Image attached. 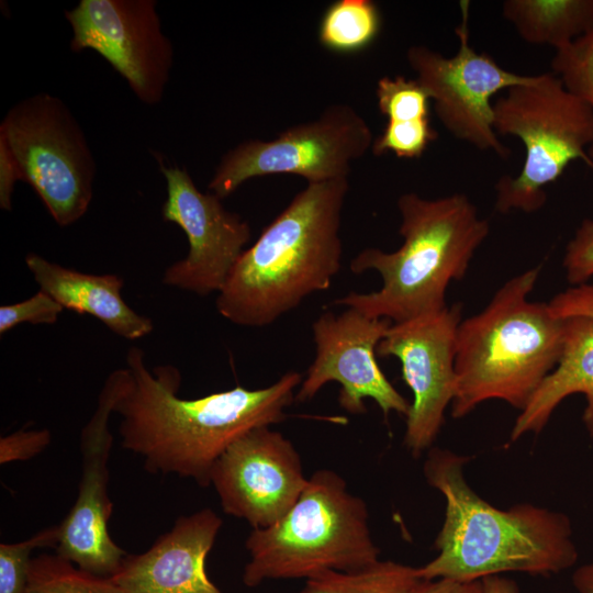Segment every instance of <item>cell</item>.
Masks as SVG:
<instances>
[{
	"label": "cell",
	"instance_id": "cell-1",
	"mask_svg": "<svg viewBox=\"0 0 593 593\" xmlns=\"http://www.w3.org/2000/svg\"><path fill=\"white\" fill-rule=\"evenodd\" d=\"M126 378L115 403L122 416V447L144 460L150 473L177 474L200 486L211 485V472L223 452L239 437L286 418L302 376L289 371L275 383L231 390L186 400L178 396L180 371L171 365L150 372L144 353L131 347Z\"/></svg>",
	"mask_w": 593,
	"mask_h": 593
},
{
	"label": "cell",
	"instance_id": "cell-2",
	"mask_svg": "<svg viewBox=\"0 0 593 593\" xmlns=\"http://www.w3.org/2000/svg\"><path fill=\"white\" fill-rule=\"evenodd\" d=\"M470 457L432 447L424 461L426 482L445 500L444 522L434 540L437 556L416 568L419 579L482 580L506 572L551 575L579 558L570 517L518 503L493 506L468 483Z\"/></svg>",
	"mask_w": 593,
	"mask_h": 593
},
{
	"label": "cell",
	"instance_id": "cell-3",
	"mask_svg": "<svg viewBox=\"0 0 593 593\" xmlns=\"http://www.w3.org/2000/svg\"><path fill=\"white\" fill-rule=\"evenodd\" d=\"M348 190V178L306 183L242 253L219 292V313L236 325L262 327L329 289L342 266Z\"/></svg>",
	"mask_w": 593,
	"mask_h": 593
},
{
	"label": "cell",
	"instance_id": "cell-4",
	"mask_svg": "<svg viewBox=\"0 0 593 593\" xmlns=\"http://www.w3.org/2000/svg\"><path fill=\"white\" fill-rule=\"evenodd\" d=\"M403 244L394 251L361 250L350 262L354 273L379 272L382 286L370 293L349 292L336 305L404 323L443 311L451 281L462 279L490 232L467 195L425 199L409 192L398 199Z\"/></svg>",
	"mask_w": 593,
	"mask_h": 593
},
{
	"label": "cell",
	"instance_id": "cell-5",
	"mask_svg": "<svg viewBox=\"0 0 593 593\" xmlns=\"http://www.w3.org/2000/svg\"><path fill=\"white\" fill-rule=\"evenodd\" d=\"M540 266L507 280L479 313L460 322L451 416L461 418L489 400L522 411L562 351L566 318L534 302Z\"/></svg>",
	"mask_w": 593,
	"mask_h": 593
},
{
	"label": "cell",
	"instance_id": "cell-6",
	"mask_svg": "<svg viewBox=\"0 0 593 593\" xmlns=\"http://www.w3.org/2000/svg\"><path fill=\"white\" fill-rule=\"evenodd\" d=\"M243 583L311 579L323 572L356 571L379 561L366 502L347 489L340 474L315 471L294 505L277 523L251 529Z\"/></svg>",
	"mask_w": 593,
	"mask_h": 593
},
{
	"label": "cell",
	"instance_id": "cell-7",
	"mask_svg": "<svg viewBox=\"0 0 593 593\" xmlns=\"http://www.w3.org/2000/svg\"><path fill=\"white\" fill-rule=\"evenodd\" d=\"M493 113L495 133L515 136L525 147L517 176H504L495 184L497 212H536L547 200L545 188L569 164L580 158L593 168L586 152L593 143V111L556 74L536 75L532 82L507 89L493 102Z\"/></svg>",
	"mask_w": 593,
	"mask_h": 593
},
{
	"label": "cell",
	"instance_id": "cell-8",
	"mask_svg": "<svg viewBox=\"0 0 593 593\" xmlns=\"http://www.w3.org/2000/svg\"><path fill=\"white\" fill-rule=\"evenodd\" d=\"M0 139L22 176L59 226L77 222L93 194L96 164L67 105L41 92L16 103L0 125Z\"/></svg>",
	"mask_w": 593,
	"mask_h": 593
},
{
	"label": "cell",
	"instance_id": "cell-9",
	"mask_svg": "<svg viewBox=\"0 0 593 593\" xmlns=\"http://www.w3.org/2000/svg\"><path fill=\"white\" fill-rule=\"evenodd\" d=\"M367 121L353 107H327L314 120L290 126L269 141L249 139L221 158L209 189L220 199L249 179L294 175L306 183L348 178L351 164L373 144Z\"/></svg>",
	"mask_w": 593,
	"mask_h": 593
},
{
	"label": "cell",
	"instance_id": "cell-10",
	"mask_svg": "<svg viewBox=\"0 0 593 593\" xmlns=\"http://www.w3.org/2000/svg\"><path fill=\"white\" fill-rule=\"evenodd\" d=\"M469 2L462 1L461 22L456 27L459 49L446 57L423 45L411 46L406 58L416 80L434 101L435 112L456 138L479 149L510 156L494 131V94L532 82L525 76L502 68L491 56L477 53L469 44Z\"/></svg>",
	"mask_w": 593,
	"mask_h": 593
},
{
	"label": "cell",
	"instance_id": "cell-11",
	"mask_svg": "<svg viewBox=\"0 0 593 593\" xmlns=\"http://www.w3.org/2000/svg\"><path fill=\"white\" fill-rule=\"evenodd\" d=\"M155 0H80L65 11L70 49L103 57L145 104L161 101L174 60Z\"/></svg>",
	"mask_w": 593,
	"mask_h": 593
},
{
	"label": "cell",
	"instance_id": "cell-12",
	"mask_svg": "<svg viewBox=\"0 0 593 593\" xmlns=\"http://www.w3.org/2000/svg\"><path fill=\"white\" fill-rule=\"evenodd\" d=\"M461 304L390 326L378 357H395L413 401L406 415L404 445L413 457L433 447L456 392V342Z\"/></svg>",
	"mask_w": 593,
	"mask_h": 593
},
{
	"label": "cell",
	"instance_id": "cell-13",
	"mask_svg": "<svg viewBox=\"0 0 593 593\" xmlns=\"http://www.w3.org/2000/svg\"><path fill=\"white\" fill-rule=\"evenodd\" d=\"M392 322L369 317L347 307L339 315L324 312L312 325L316 355L295 394L306 402L328 382L340 384L338 403L350 414L367 411L373 400L385 417L391 412L407 415L411 403L393 387L377 361V347Z\"/></svg>",
	"mask_w": 593,
	"mask_h": 593
},
{
	"label": "cell",
	"instance_id": "cell-14",
	"mask_svg": "<svg viewBox=\"0 0 593 593\" xmlns=\"http://www.w3.org/2000/svg\"><path fill=\"white\" fill-rule=\"evenodd\" d=\"M126 368L113 371L105 380L97 409L81 430V479L71 510L58 524L56 553L81 570L111 578L127 555L111 538L108 525L112 502L108 495V460L113 436L110 415L122 392Z\"/></svg>",
	"mask_w": 593,
	"mask_h": 593
},
{
	"label": "cell",
	"instance_id": "cell-15",
	"mask_svg": "<svg viewBox=\"0 0 593 593\" xmlns=\"http://www.w3.org/2000/svg\"><path fill=\"white\" fill-rule=\"evenodd\" d=\"M158 163L167 182L163 220L177 224L189 244L188 255L166 269L163 282L200 296L219 293L245 250L250 226L217 195L200 191L186 169Z\"/></svg>",
	"mask_w": 593,
	"mask_h": 593
},
{
	"label": "cell",
	"instance_id": "cell-16",
	"mask_svg": "<svg viewBox=\"0 0 593 593\" xmlns=\"http://www.w3.org/2000/svg\"><path fill=\"white\" fill-rule=\"evenodd\" d=\"M307 479L293 444L270 426L256 427L235 440L211 472L224 513L245 519L253 529L270 527L283 517Z\"/></svg>",
	"mask_w": 593,
	"mask_h": 593
},
{
	"label": "cell",
	"instance_id": "cell-17",
	"mask_svg": "<svg viewBox=\"0 0 593 593\" xmlns=\"http://www.w3.org/2000/svg\"><path fill=\"white\" fill-rule=\"evenodd\" d=\"M221 527L210 507L179 516L148 550L127 553L110 579L125 593H222L205 569Z\"/></svg>",
	"mask_w": 593,
	"mask_h": 593
},
{
	"label": "cell",
	"instance_id": "cell-18",
	"mask_svg": "<svg viewBox=\"0 0 593 593\" xmlns=\"http://www.w3.org/2000/svg\"><path fill=\"white\" fill-rule=\"evenodd\" d=\"M25 264L40 290L64 309L89 314L126 339H137L153 331L152 320L139 315L123 300V279L116 275H91L51 262L30 253Z\"/></svg>",
	"mask_w": 593,
	"mask_h": 593
},
{
	"label": "cell",
	"instance_id": "cell-19",
	"mask_svg": "<svg viewBox=\"0 0 593 593\" xmlns=\"http://www.w3.org/2000/svg\"><path fill=\"white\" fill-rule=\"evenodd\" d=\"M564 318V340L559 360L519 411L510 434L511 441H517L526 434L540 433L557 406L575 393L585 398L582 421L593 437V317L575 315Z\"/></svg>",
	"mask_w": 593,
	"mask_h": 593
},
{
	"label": "cell",
	"instance_id": "cell-20",
	"mask_svg": "<svg viewBox=\"0 0 593 593\" xmlns=\"http://www.w3.org/2000/svg\"><path fill=\"white\" fill-rule=\"evenodd\" d=\"M503 15L525 42L558 51L593 30V0H506Z\"/></svg>",
	"mask_w": 593,
	"mask_h": 593
},
{
	"label": "cell",
	"instance_id": "cell-21",
	"mask_svg": "<svg viewBox=\"0 0 593 593\" xmlns=\"http://www.w3.org/2000/svg\"><path fill=\"white\" fill-rule=\"evenodd\" d=\"M381 13L371 0H336L318 25L321 45L334 53L355 54L369 47L381 30Z\"/></svg>",
	"mask_w": 593,
	"mask_h": 593
},
{
	"label": "cell",
	"instance_id": "cell-22",
	"mask_svg": "<svg viewBox=\"0 0 593 593\" xmlns=\"http://www.w3.org/2000/svg\"><path fill=\"white\" fill-rule=\"evenodd\" d=\"M418 580L416 568L379 560L356 571L323 572L307 579L300 593H409Z\"/></svg>",
	"mask_w": 593,
	"mask_h": 593
},
{
	"label": "cell",
	"instance_id": "cell-23",
	"mask_svg": "<svg viewBox=\"0 0 593 593\" xmlns=\"http://www.w3.org/2000/svg\"><path fill=\"white\" fill-rule=\"evenodd\" d=\"M25 593H125L110 578L81 570L57 553L32 558Z\"/></svg>",
	"mask_w": 593,
	"mask_h": 593
},
{
	"label": "cell",
	"instance_id": "cell-24",
	"mask_svg": "<svg viewBox=\"0 0 593 593\" xmlns=\"http://www.w3.org/2000/svg\"><path fill=\"white\" fill-rule=\"evenodd\" d=\"M376 97L388 122L429 120L430 98L416 79L384 76L377 82Z\"/></svg>",
	"mask_w": 593,
	"mask_h": 593
},
{
	"label": "cell",
	"instance_id": "cell-25",
	"mask_svg": "<svg viewBox=\"0 0 593 593\" xmlns=\"http://www.w3.org/2000/svg\"><path fill=\"white\" fill-rule=\"evenodd\" d=\"M551 66L566 88L593 111V30L556 51ZM588 156L593 160V143Z\"/></svg>",
	"mask_w": 593,
	"mask_h": 593
},
{
	"label": "cell",
	"instance_id": "cell-26",
	"mask_svg": "<svg viewBox=\"0 0 593 593\" xmlns=\"http://www.w3.org/2000/svg\"><path fill=\"white\" fill-rule=\"evenodd\" d=\"M58 525L46 527L25 540L0 544V593H25L33 550L56 547Z\"/></svg>",
	"mask_w": 593,
	"mask_h": 593
},
{
	"label": "cell",
	"instance_id": "cell-27",
	"mask_svg": "<svg viewBox=\"0 0 593 593\" xmlns=\"http://www.w3.org/2000/svg\"><path fill=\"white\" fill-rule=\"evenodd\" d=\"M436 138L437 132L430 125V120L387 122L371 148L377 156L392 153L399 158H417Z\"/></svg>",
	"mask_w": 593,
	"mask_h": 593
},
{
	"label": "cell",
	"instance_id": "cell-28",
	"mask_svg": "<svg viewBox=\"0 0 593 593\" xmlns=\"http://www.w3.org/2000/svg\"><path fill=\"white\" fill-rule=\"evenodd\" d=\"M64 307L49 294L38 290L31 298L0 307V334L19 324H54Z\"/></svg>",
	"mask_w": 593,
	"mask_h": 593
},
{
	"label": "cell",
	"instance_id": "cell-29",
	"mask_svg": "<svg viewBox=\"0 0 593 593\" xmlns=\"http://www.w3.org/2000/svg\"><path fill=\"white\" fill-rule=\"evenodd\" d=\"M562 266L572 286L585 283L593 277V220L585 219L568 243Z\"/></svg>",
	"mask_w": 593,
	"mask_h": 593
},
{
	"label": "cell",
	"instance_id": "cell-30",
	"mask_svg": "<svg viewBox=\"0 0 593 593\" xmlns=\"http://www.w3.org/2000/svg\"><path fill=\"white\" fill-rule=\"evenodd\" d=\"M52 435L44 429H20L0 439V463L29 460L51 444Z\"/></svg>",
	"mask_w": 593,
	"mask_h": 593
},
{
	"label": "cell",
	"instance_id": "cell-31",
	"mask_svg": "<svg viewBox=\"0 0 593 593\" xmlns=\"http://www.w3.org/2000/svg\"><path fill=\"white\" fill-rule=\"evenodd\" d=\"M549 305L559 317L585 315L593 317V284H579L555 295Z\"/></svg>",
	"mask_w": 593,
	"mask_h": 593
},
{
	"label": "cell",
	"instance_id": "cell-32",
	"mask_svg": "<svg viewBox=\"0 0 593 593\" xmlns=\"http://www.w3.org/2000/svg\"><path fill=\"white\" fill-rule=\"evenodd\" d=\"M22 180L20 169L3 141L0 139V206L10 211L16 181Z\"/></svg>",
	"mask_w": 593,
	"mask_h": 593
},
{
	"label": "cell",
	"instance_id": "cell-33",
	"mask_svg": "<svg viewBox=\"0 0 593 593\" xmlns=\"http://www.w3.org/2000/svg\"><path fill=\"white\" fill-rule=\"evenodd\" d=\"M409 593H484L481 580L419 579Z\"/></svg>",
	"mask_w": 593,
	"mask_h": 593
},
{
	"label": "cell",
	"instance_id": "cell-34",
	"mask_svg": "<svg viewBox=\"0 0 593 593\" xmlns=\"http://www.w3.org/2000/svg\"><path fill=\"white\" fill-rule=\"evenodd\" d=\"M481 581L484 593H519L517 583L503 575H490Z\"/></svg>",
	"mask_w": 593,
	"mask_h": 593
},
{
	"label": "cell",
	"instance_id": "cell-35",
	"mask_svg": "<svg viewBox=\"0 0 593 593\" xmlns=\"http://www.w3.org/2000/svg\"><path fill=\"white\" fill-rule=\"evenodd\" d=\"M572 584L578 593H593V562L584 563L572 574Z\"/></svg>",
	"mask_w": 593,
	"mask_h": 593
}]
</instances>
